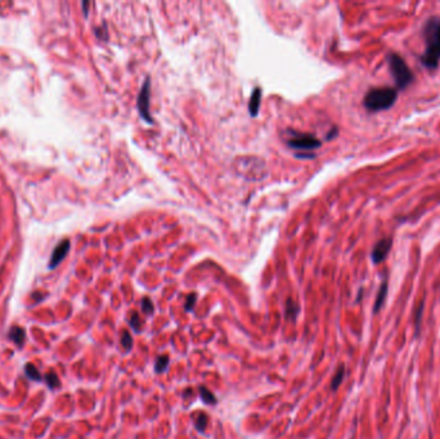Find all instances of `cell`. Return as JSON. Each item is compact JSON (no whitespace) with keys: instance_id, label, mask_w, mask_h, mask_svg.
Instances as JSON below:
<instances>
[{"instance_id":"6da1fadb","label":"cell","mask_w":440,"mask_h":439,"mask_svg":"<svg viewBox=\"0 0 440 439\" xmlns=\"http://www.w3.org/2000/svg\"><path fill=\"white\" fill-rule=\"evenodd\" d=\"M424 38L426 48L421 56V64L429 68L435 70L440 62V18L431 17L424 26Z\"/></svg>"},{"instance_id":"7a4b0ae2","label":"cell","mask_w":440,"mask_h":439,"mask_svg":"<svg viewBox=\"0 0 440 439\" xmlns=\"http://www.w3.org/2000/svg\"><path fill=\"white\" fill-rule=\"evenodd\" d=\"M398 100V89L392 86L372 88L367 92L363 104L368 112H380L392 108Z\"/></svg>"},{"instance_id":"3957f363","label":"cell","mask_w":440,"mask_h":439,"mask_svg":"<svg viewBox=\"0 0 440 439\" xmlns=\"http://www.w3.org/2000/svg\"><path fill=\"white\" fill-rule=\"evenodd\" d=\"M389 68H390V72H392L398 90L399 89L403 90L408 85L412 84L415 76H413L412 70L410 68L407 62L403 60V57H401L397 53H390L389 54Z\"/></svg>"},{"instance_id":"277c9868","label":"cell","mask_w":440,"mask_h":439,"mask_svg":"<svg viewBox=\"0 0 440 439\" xmlns=\"http://www.w3.org/2000/svg\"><path fill=\"white\" fill-rule=\"evenodd\" d=\"M290 140H287V144L292 148L296 150H316L322 146V142L317 138V136H312V134H303V133H296V132H291L290 134Z\"/></svg>"},{"instance_id":"5b68a950","label":"cell","mask_w":440,"mask_h":439,"mask_svg":"<svg viewBox=\"0 0 440 439\" xmlns=\"http://www.w3.org/2000/svg\"><path fill=\"white\" fill-rule=\"evenodd\" d=\"M149 98H151V79L146 78L138 96V110L142 118L148 124H153L151 112H149Z\"/></svg>"},{"instance_id":"8992f818","label":"cell","mask_w":440,"mask_h":439,"mask_svg":"<svg viewBox=\"0 0 440 439\" xmlns=\"http://www.w3.org/2000/svg\"><path fill=\"white\" fill-rule=\"evenodd\" d=\"M392 246H393L392 237H385V238L377 241L376 245H375L374 248H372V252H371L372 262H374L375 264L383 263L386 258H388L390 250H392Z\"/></svg>"},{"instance_id":"52a82bcc","label":"cell","mask_w":440,"mask_h":439,"mask_svg":"<svg viewBox=\"0 0 440 439\" xmlns=\"http://www.w3.org/2000/svg\"><path fill=\"white\" fill-rule=\"evenodd\" d=\"M70 240H62L61 242L55 246L52 255H50V260H49L48 264L49 270H54V268H57L61 264V262L63 260L66 255L68 254V252H70Z\"/></svg>"},{"instance_id":"ba28073f","label":"cell","mask_w":440,"mask_h":439,"mask_svg":"<svg viewBox=\"0 0 440 439\" xmlns=\"http://www.w3.org/2000/svg\"><path fill=\"white\" fill-rule=\"evenodd\" d=\"M260 100H261V89L259 86H256L252 92L251 97H250L249 102V112L251 116H256L259 112V108H260Z\"/></svg>"},{"instance_id":"9c48e42d","label":"cell","mask_w":440,"mask_h":439,"mask_svg":"<svg viewBox=\"0 0 440 439\" xmlns=\"http://www.w3.org/2000/svg\"><path fill=\"white\" fill-rule=\"evenodd\" d=\"M8 338H9L17 346H22L24 344V340H26V332H24V330L22 327L13 326L9 330V332H8Z\"/></svg>"},{"instance_id":"30bf717a","label":"cell","mask_w":440,"mask_h":439,"mask_svg":"<svg viewBox=\"0 0 440 439\" xmlns=\"http://www.w3.org/2000/svg\"><path fill=\"white\" fill-rule=\"evenodd\" d=\"M386 296H388V281H386V280H384V282L381 284V286H380L379 292H377L376 302H375V306H374L375 313H377L380 309L383 308L384 303H385Z\"/></svg>"},{"instance_id":"8fae6325","label":"cell","mask_w":440,"mask_h":439,"mask_svg":"<svg viewBox=\"0 0 440 439\" xmlns=\"http://www.w3.org/2000/svg\"><path fill=\"white\" fill-rule=\"evenodd\" d=\"M285 313H286V318H289V320L295 321V320H296V317H298L299 313H300V306L295 303L292 299H289L287 300V303H286Z\"/></svg>"},{"instance_id":"7c38bea8","label":"cell","mask_w":440,"mask_h":439,"mask_svg":"<svg viewBox=\"0 0 440 439\" xmlns=\"http://www.w3.org/2000/svg\"><path fill=\"white\" fill-rule=\"evenodd\" d=\"M200 397H201V400L206 403V404L215 406L216 403H218V400L215 398V396L213 394V392H210L206 386H200Z\"/></svg>"},{"instance_id":"4fadbf2b","label":"cell","mask_w":440,"mask_h":439,"mask_svg":"<svg viewBox=\"0 0 440 439\" xmlns=\"http://www.w3.org/2000/svg\"><path fill=\"white\" fill-rule=\"evenodd\" d=\"M207 424H209V418L205 412H198L196 418H194V426L197 428V430L200 432H204L205 429L207 428Z\"/></svg>"},{"instance_id":"5bb4252c","label":"cell","mask_w":440,"mask_h":439,"mask_svg":"<svg viewBox=\"0 0 440 439\" xmlns=\"http://www.w3.org/2000/svg\"><path fill=\"white\" fill-rule=\"evenodd\" d=\"M344 376H345V367L340 366L339 368H337L334 378H332V382H331L332 390H337V389H339V386L341 385V382H344Z\"/></svg>"},{"instance_id":"9a60e30c","label":"cell","mask_w":440,"mask_h":439,"mask_svg":"<svg viewBox=\"0 0 440 439\" xmlns=\"http://www.w3.org/2000/svg\"><path fill=\"white\" fill-rule=\"evenodd\" d=\"M24 374H26V376H27L28 378L33 380V382H40V380H41L40 371L31 364H27L24 366Z\"/></svg>"},{"instance_id":"2e32d148","label":"cell","mask_w":440,"mask_h":439,"mask_svg":"<svg viewBox=\"0 0 440 439\" xmlns=\"http://www.w3.org/2000/svg\"><path fill=\"white\" fill-rule=\"evenodd\" d=\"M169 357L167 356H161V357H158L155 362V371L157 374H164L165 371L167 370V366H169Z\"/></svg>"},{"instance_id":"e0dca14e","label":"cell","mask_w":440,"mask_h":439,"mask_svg":"<svg viewBox=\"0 0 440 439\" xmlns=\"http://www.w3.org/2000/svg\"><path fill=\"white\" fill-rule=\"evenodd\" d=\"M129 324H130V326L133 327V330L135 331V332H140V331H142L143 321L137 312L131 313V316L129 317Z\"/></svg>"},{"instance_id":"ac0fdd59","label":"cell","mask_w":440,"mask_h":439,"mask_svg":"<svg viewBox=\"0 0 440 439\" xmlns=\"http://www.w3.org/2000/svg\"><path fill=\"white\" fill-rule=\"evenodd\" d=\"M121 346L126 352H130L133 348V336L130 335L128 330L122 331L121 335Z\"/></svg>"},{"instance_id":"d6986e66","label":"cell","mask_w":440,"mask_h":439,"mask_svg":"<svg viewBox=\"0 0 440 439\" xmlns=\"http://www.w3.org/2000/svg\"><path fill=\"white\" fill-rule=\"evenodd\" d=\"M44 380H45L46 385H48L50 389L58 388V386H59V384H61V382H59V378H58V376L55 375L53 371H50V372L46 374V375L44 376Z\"/></svg>"},{"instance_id":"ffe728a7","label":"cell","mask_w":440,"mask_h":439,"mask_svg":"<svg viewBox=\"0 0 440 439\" xmlns=\"http://www.w3.org/2000/svg\"><path fill=\"white\" fill-rule=\"evenodd\" d=\"M140 306H142V310L147 316H152L153 312H155V306H153V303H152V300L149 298H143Z\"/></svg>"},{"instance_id":"44dd1931","label":"cell","mask_w":440,"mask_h":439,"mask_svg":"<svg viewBox=\"0 0 440 439\" xmlns=\"http://www.w3.org/2000/svg\"><path fill=\"white\" fill-rule=\"evenodd\" d=\"M196 302H197V295L194 294V292L189 294L188 296H187V300H185V304H184L185 310H187V312H191L192 309L194 308V306H196Z\"/></svg>"},{"instance_id":"7402d4cb","label":"cell","mask_w":440,"mask_h":439,"mask_svg":"<svg viewBox=\"0 0 440 439\" xmlns=\"http://www.w3.org/2000/svg\"><path fill=\"white\" fill-rule=\"evenodd\" d=\"M422 308H424V304H421V306H419V312H417V316H416L417 332H419V330H420V318H421V316H422Z\"/></svg>"},{"instance_id":"603a6c76","label":"cell","mask_w":440,"mask_h":439,"mask_svg":"<svg viewBox=\"0 0 440 439\" xmlns=\"http://www.w3.org/2000/svg\"><path fill=\"white\" fill-rule=\"evenodd\" d=\"M336 133H337V128H332V130L330 132V133H328V134H330V136H327V140H332V136H336Z\"/></svg>"},{"instance_id":"cb8c5ba5","label":"cell","mask_w":440,"mask_h":439,"mask_svg":"<svg viewBox=\"0 0 440 439\" xmlns=\"http://www.w3.org/2000/svg\"><path fill=\"white\" fill-rule=\"evenodd\" d=\"M88 6H89L88 2H84V3H82V10H84V13H85V16L88 14Z\"/></svg>"}]
</instances>
